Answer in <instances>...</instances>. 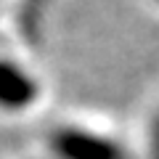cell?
Instances as JSON below:
<instances>
[{
	"mask_svg": "<svg viewBox=\"0 0 159 159\" xmlns=\"http://www.w3.org/2000/svg\"><path fill=\"white\" fill-rule=\"evenodd\" d=\"M51 143L61 159H125L119 143L82 127H61L53 133Z\"/></svg>",
	"mask_w": 159,
	"mask_h": 159,
	"instance_id": "6da1fadb",
	"label": "cell"
},
{
	"mask_svg": "<svg viewBox=\"0 0 159 159\" xmlns=\"http://www.w3.org/2000/svg\"><path fill=\"white\" fill-rule=\"evenodd\" d=\"M40 96V85L24 66L0 58V109L3 111H24Z\"/></svg>",
	"mask_w": 159,
	"mask_h": 159,
	"instance_id": "7a4b0ae2",
	"label": "cell"
}]
</instances>
